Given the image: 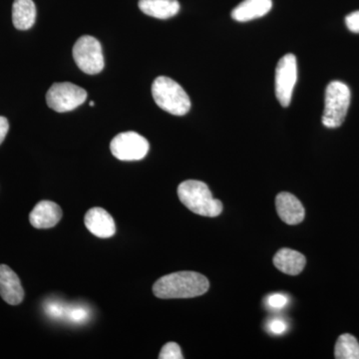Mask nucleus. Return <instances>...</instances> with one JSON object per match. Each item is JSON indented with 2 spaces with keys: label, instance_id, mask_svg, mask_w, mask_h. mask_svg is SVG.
I'll list each match as a JSON object with an SVG mask.
<instances>
[{
  "label": "nucleus",
  "instance_id": "obj_1",
  "mask_svg": "<svg viewBox=\"0 0 359 359\" xmlns=\"http://www.w3.org/2000/svg\"><path fill=\"white\" fill-rule=\"evenodd\" d=\"M209 287L205 276L195 271H179L159 278L153 285V292L163 299H191L205 294Z\"/></svg>",
  "mask_w": 359,
  "mask_h": 359
},
{
  "label": "nucleus",
  "instance_id": "obj_2",
  "mask_svg": "<svg viewBox=\"0 0 359 359\" xmlns=\"http://www.w3.org/2000/svg\"><path fill=\"white\" fill-rule=\"evenodd\" d=\"M179 199L191 212L203 217L215 218L223 212L221 201L214 199L204 182L188 180L178 187Z\"/></svg>",
  "mask_w": 359,
  "mask_h": 359
},
{
  "label": "nucleus",
  "instance_id": "obj_3",
  "mask_svg": "<svg viewBox=\"0 0 359 359\" xmlns=\"http://www.w3.org/2000/svg\"><path fill=\"white\" fill-rule=\"evenodd\" d=\"M152 95L161 109L170 114L184 116L191 109L190 97L183 87L171 78H156L152 85Z\"/></svg>",
  "mask_w": 359,
  "mask_h": 359
},
{
  "label": "nucleus",
  "instance_id": "obj_4",
  "mask_svg": "<svg viewBox=\"0 0 359 359\" xmlns=\"http://www.w3.org/2000/svg\"><path fill=\"white\" fill-rule=\"evenodd\" d=\"M351 100V89L346 83L340 81L330 82L325 90L323 124L330 129L341 126L346 120Z\"/></svg>",
  "mask_w": 359,
  "mask_h": 359
},
{
  "label": "nucleus",
  "instance_id": "obj_5",
  "mask_svg": "<svg viewBox=\"0 0 359 359\" xmlns=\"http://www.w3.org/2000/svg\"><path fill=\"white\" fill-rule=\"evenodd\" d=\"M73 58L86 74H98L104 69V56L100 42L93 36L80 37L73 47Z\"/></svg>",
  "mask_w": 359,
  "mask_h": 359
},
{
  "label": "nucleus",
  "instance_id": "obj_6",
  "mask_svg": "<svg viewBox=\"0 0 359 359\" xmlns=\"http://www.w3.org/2000/svg\"><path fill=\"white\" fill-rule=\"evenodd\" d=\"M87 92L70 82L54 83L46 94V103L58 113L76 109L86 101Z\"/></svg>",
  "mask_w": 359,
  "mask_h": 359
},
{
  "label": "nucleus",
  "instance_id": "obj_7",
  "mask_svg": "<svg viewBox=\"0 0 359 359\" xmlns=\"http://www.w3.org/2000/svg\"><path fill=\"white\" fill-rule=\"evenodd\" d=\"M297 80V62L294 54H287L276 68V96L283 107H289Z\"/></svg>",
  "mask_w": 359,
  "mask_h": 359
},
{
  "label": "nucleus",
  "instance_id": "obj_8",
  "mask_svg": "<svg viewBox=\"0 0 359 359\" xmlns=\"http://www.w3.org/2000/svg\"><path fill=\"white\" fill-rule=\"evenodd\" d=\"M150 144L136 132L117 135L110 144L113 156L120 161H139L147 156Z\"/></svg>",
  "mask_w": 359,
  "mask_h": 359
},
{
  "label": "nucleus",
  "instance_id": "obj_9",
  "mask_svg": "<svg viewBox=\"0 0 359 359\" xmlns=\"http://www.w3.org/2000/svg\"><path fill=\"white\" fill-rule=\"evenodd\" d=\"M0 295L4 301L11 306L21 304L25 290L18 276L6 264H0Z\"/></svg>",
  "mask_w": 359,
  "mask_h": 359
},
{
  "label": "nucleus",
  "instance_id": "obj_10",
  "mask_svg": "<svg viewBox=\"0 0 359 359\" xmlns=\"http://www.w3.org/2000/svg\"><path fill=\"white\" fill-rule=\"evenodd\" d=\"M85 226L96 237L107 238L116 233V224L111 215L102 208H93L85 215Z\"/></svg>",
  "mask_w": 359,
  "mask_h": 359
},
{
  "label": "nucleus",
  "instance_id": "obj_11",
  "mask_svg": "<svg viewBox=\"0 0 359 359\" xmlns=\"http://www.w3.org/2000/svg\"><path fill=\"white\" fill-rule=\"evenodd\" d=\"M276 212L285 224L294 226L302 223L306 216L301 201L290 193H280L276 196Z\"/></svg>",
  "mask_w": 359,
  "mask_h": 359
},
{
  "label": "nucleus",
  "instance_id": "obj_12",
  "mask_svg": "<svg viewBox=\"0 0 359 359\" xmlns=\"http://www.w3.org/2000/svg\"><path fill=\"white\" fill-rule=\"evenodd\" d=\"M62 218V210L56 203L41 201L29 215L30 224L36 229H50Z\"/></svg>",
  "mask_w": 359,
  "mask_h": 359
},
{
  "label": "nucleus",
  "instance_id": "obj_13",
  "mask_svg": "<svg viewBox=\"0 0 359 359\" xmlns=\"http://www.w3.org/2000/svg\"><path fill=\"white\" fill-rule=\"evenodd\" d=\"M271 7V0H244L233 9L231 18L238 22H247L266 15Z\"/></svg>",
  "mask_w": 359,
  "mask_h": 359
},
{
  "label": "nucleus",
  "instance_id": "obj_14",
  "mask_svg": "<svg viewBox=\"0 0 359 359\" xmlns=\"http://www.w3.org/2000/svg\"><path fill=\"white\" fill-rule=\"evenodd\" d=\"M306 257L297 250L282 249L273 257V264L278 271L290 276H297L306 266Z\"/></svg>",
  "mask_w": 359,
  "mask_h": 359
},
{
  "label": "nucleus",
  "instance_id": "obj_15",
  "mask_svg": "<svg viewBox=\"0 0 359 359\" xmlns=\"http://www.w3.org/2000/svg\"><path fill=\"white\" fill-rule=\"evenodd\" d=\"M139 8L142 13L159 20H168L178 14V0H139Z\"/></svg>",
  "mask_w": 359,
  "mask_h": 359
},
{
  "label": "nucleus",
  "instance_id": "obj_16",
  "mask_svg": "<svg viewBox=\"0 0 359 359\" xmlns=\"http://www.w3.org/2000/svg\"><path fill=\"white\" fill-rule=\"evenodd\" d=\"M36 20V6L33 0H14L13 22L18 30H28Z\"/></svg>",
  "mask_w": 359,
  "mask_h": 359
},
{
  "label": "nucleus",
  "instance_id": "obj_17",
  "mask_svg": "<svg viewBox=\"0 0 359 359\" xmlns=\"http://www.w3.org/2000/svg\"><path fill=\"white\" fill-rule=\"evenodd\" d=\"M337 359H359V344L353 335L344 334L337 339L334 348Z\"/></svg>",
  "mask_w": 359,
  "mask_h": 359
},
{
  "label": "nucleus",
  "instance_id": "obj_18",
  "mask_svg": "<svg viewBox=\"0 0 359 359\" xmlns=\"http://www.w3.org/2000/svg\"><path fill=\"white\" fill-rule=\"evenodd\" d=\"M160 359H183L181 347L176 342H168L159 354Z\"/></svg>",
  "mask_w": 359,
  "mask_h": 359
},
{
  "label": "nucleus",
  "instance_id": "obj_19",
  "mask_svg": "<svg viewBox=\"0 0 359 359\" xmlns=\"http://www.w3.org/2000/svg\"><path fill=\"white\" fill-rule=\"evenodd\" d=\"M289 297L285 294H273L266 299V306L273 309H283L289 304Z\"/></svg>",
  "mask_w": 359,
  "mask_h": 359
},
{
  "label": "nucleus",
  "instance_id": "obj_20",
  "mask_svg": "<svg viewBox=\"0 0 359 359\" xmlns=\"http://www.w3.org/2000/svg\"><path fill=\"white\" fill-rule=\"evenodd\" d=\"M266 327H268L269 332L273 335H282L289 330L287 323L280 318H271Z\"/></svg>",
  "mask_w": 359,
  "mask_h": 359
},
{
  "label": "nucleus",
  "instance_id": "obj_21",
  "mask_svg": "<svg viewBox=\"0 0 359 359\" xmlns=\"http://www.w3.org/2000/svg\"><path fill=\"white\" fill-rule=\"evenodd\" d=\"M346 25L351 32L359 33V11H355L347 15Z\"/></svg>",
  "mask_w": 359,
  "mask_h": 359
},
{
  "label": "nucleus",
  "instance_id": "obj_22",
  "mask_svg": "<svg viewBox=\"0 0 359 359\" xmlns=\"http://www.w3.org/2000/svg\"><path fill=\"white\" fill-rule=\"evenodd\" d=\"M9 124L6 117L0 116V145L6 139L7 133H8Z\"/></svg>",
  "mask_w": 359,
  "mask_h": 359
},
{
  "label": "nucleus",
  "instance_id": "obj_23",
  "mask_svg": "<svg viewBox=\"0 0 359 359\" xmlns=\"http://www.w3.org/2000/svg\"><path fill=\"white\" fill-rule=\"evenodd\" d=\"M90 106H91V107H93V106H94L93 101H91V102H90Z\"/></svg>",
  "mask_w": 359,
  "mask_h": 359
}]
</instances>
